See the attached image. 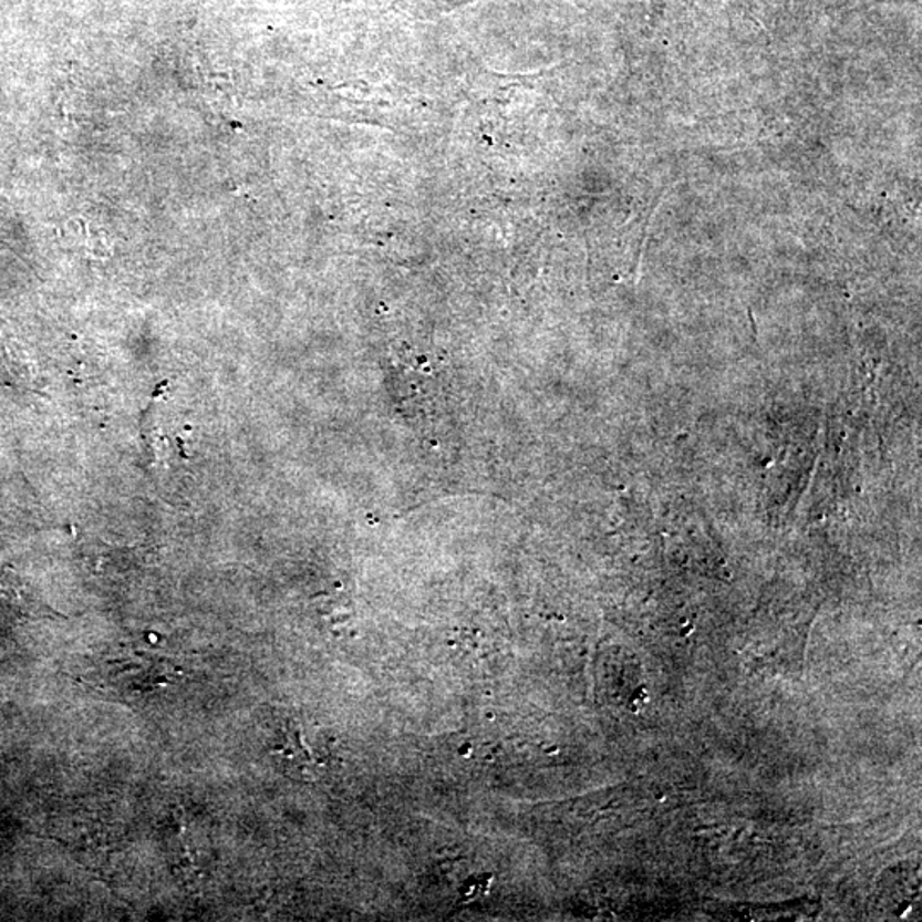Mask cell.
I'll list each match as a JSON object with an SVG mask.
<instances>
[{
	"mask_svg": "<svg viewBox=\"0 0 922 922\" xmlns=\"http://www.w3.org/2000/svg\"><path fill=\"white\" fill-rule=\"evenodd\" d=\"M0 605H8L9 609L19 610V612L28 613V615L46 612L45 607L40 605L31 594H28L15 579L14 581H11V579L0 581Z\"/></svg>",
	"mask_w": 922,
	"mask_h": 922,
	"instance_id": "1",
	"label": "cell"
}]
</instances>
